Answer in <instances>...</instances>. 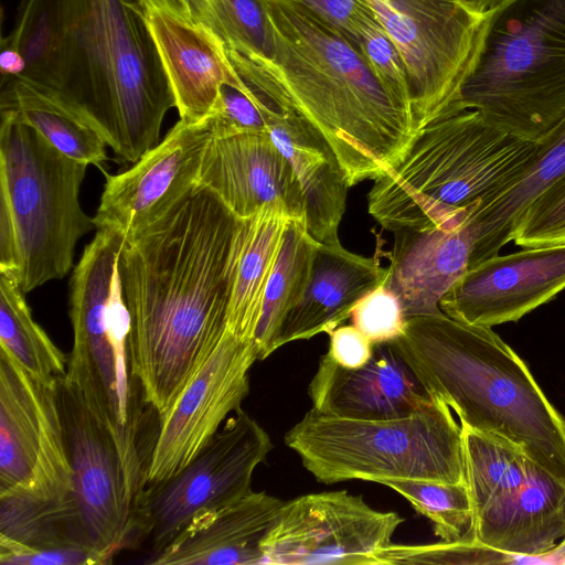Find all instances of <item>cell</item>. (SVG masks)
Returning <instances> with one entry per match:
<instances>
[{"mask_svg":"<svg viewBox=\"0 0 565 565\" xmlns=\"http://www.w3.org/2000/svg\"><path fill=\"white\" fill-rule=\"evenodd\" d=\"M246 220L196 184L163 216L125 235L118 260L131 375L163 418L216 349Z\"/></svg>","mask_w":565,"mask_h":565,"instance_id":"cell-1","label":"cell"},{"mask_svg":"<svg viewBox=\"0 0 565 565\" xmlns=\"http://www.w3.org/2000/svg\"><path fill=\"white\" fill-rule=\"evenodd\" d=\"M3 44L21 75L76 107L121 161L160 141L174 96L138 0H23Z\"/></svg>","mask_w":565,"mask_h":565,"instance_id":"cell-2","label":"cell"},{"mask_svg":"<svg viewBox=\"0 0 565 565\" xmlns=\"http://www.w3.org/2000/svg\"><path fill=\"white\" fill-rule=\"evenodd\" d=\"M274 33L266 61L291 104L326 138L350 186L376 180L418 134L356 42L295 0H263Z\"/></svg>","mask_w":565,"mask_h":565,"instance_id":"cell-3","label":"cell"},{"mask_svg":"<svg viewBox=\"0 0 565 565\" xmlns=\"http://www.w3.org/2000/svg\"><path fill=\"white\" fill-rule=\"evenodd\" d=\"M390 343L461 426L518 447L565 482V416L491 328L417 316Z\"/></svg>","mask_w":565,"mask_h":565,"instance_id":"cell-4","label":"cell"},{"mask_svg":"<svg viewBox=\"0 0 565 565\" xmlns=\"http://www.w3.org/2000/svg\"><path fill=\"white\" fill-rule=\"evenodd\" d=\"M535 147L491 126L475 109L440 117L374 180L369 213L390 232L466 225L520 175Z\"/></svg>","mask_w":565,"mask_h":565,"instance_id":"cell-5","label":"cell"},{"mask_svg":"<svg viewBox=\"0 0 565 565\" xmlns=\"http://www.w3.org/2000/svg\"><path fill=\"white\" fill-rule=\"evenodd\" d=\"M466 109L533 142L565 117V0H502L486 14L445 116Z\"/></svg>","mask_w":565,"mask_h":565,"instance_id":"cell-6","label":"cell"},{"mask_svg":"<svg viewBox=\"0 0 565 565\" xmlns=\"http://www.w3.org/2000/svg\"><path fill=\"white\" fill-rule=\"evenodd\" d=\"M124 241L117 230L98 228L74 268L65 377L118 443L149 465L162 418L130 372L129 318L118 273Z\"/></svg>","mask_w":565,"mask_h":565,"instance_id":"cell-7","label":"cell"},{"mask_svg":"<svg viewBox=\"0 0 565 565\" xmlns=\"http://www.w3.org/2000/svg\"><path fill=\"white\" fill-rule=\"evenodd\" d=\"M285 444L323 483L466 482L462 428L438 398L409 416L386 420L342 418L311 408L287 431Z\"/></svg>","mask_w":565,"mask_h":565,"instance_id":"cell-8","label":"cell"},{"mask_svg":"<svg viewBox=\"0 0 565 565\" xmlns=\"http://www.w3.org/2000/svg\"><path fill=\"white\" fill-rule=\"evenodd\" d=\"M87 167L1 110L0 215L13 228L22 292L63 278L77 241L95 227L79 202Z\"/></svg>","mask_w":565,"mask_h":565,"instance_id":"cell-9","label":"cell"},{"mask_svg":"<svg viewBox=\"0 0 565 565\" xmlns=\"http://www.w3.org/2000/svg\"><path fill=\"white\" fill-rule=\"evenodd\" d=\"M461 428L476 542L547 563L565 540V482L518 447Z\"/></svg>","mask_w":565,"mask_h":565,"instance_id":"cell-10","label":"cell"},{"mask_svg":"<svg viewBox=\"0 0 565 565\" xmlns=\"http://www.w3.org/2000/svg\"><path fill=\"white\" fill-rule=\"evenodd\" d=\"M54 391L71 468L73 539L107 564L129 547L148 467L94 416L65 375Z\"/></svg>","mask_w":565,"mask_h":565,"instance_id":"cell-11","label":"cell"},{"mask_svg":"<svg viewBox=\"0 0 565 565\" xmlns=\"http://www.w3.org/2000/svg\"><path fill=\"white\" fill-rule=\"evenodd\" d=\"M273 448L268 433L243 409L231 415L177 475L139 493L129 546L162 552L194 519L252 491L255 469Z\"/></svg>","mask_w":565,"mask_h":565,"instance_id":"cell-12","label":"cell"},{"mask_svg":"<svg viewBox=\"0 0 565 565\" xmlns=\"http://www.w3.org/2000/svg\"><path fill=\"white\" fill-rule=\"evenodd\" d=\"M399 51L418 132L445 116L469 71L486 15L459 0H366Z\"/></svg>","mask_w":565,"mask_h":565,"instance_id":"cell-13","label":"cell"},{"mask_svg":"<svg viewBox=\"0 0 565 565\" xmlns=\"http://www.w3.org/2000/svg\"><path fill=\"white\" fill-rule=\"evenodd\" d=\"M402 523L397 513L375 510L345 490L303 494L282 503L260 565H379Z\"/></svg>","mask_w":565,"mask_h":565,"instance_id":"cell-14","label":"cell"},{"mask_svg":"<svg viewBox=\"0 0 565 565\" xmlns=\"http://www.w3.org/2000/svg\"><path fill=\"white\" fill-rule=\"evenodd\" d=\"M227 60L246 85L266 130L292 167L301 185L305 224L320 244H337L350 188L338 158L322 134L291 104L265 60L225 47Z\"/></svg>","mask_w":565,"mask_h":565,"instance_id":"cell-15","label":"cell"},{"mask_svg":"<svg viewBox=\"0 0 565 565\" xmlns=\"http://www.w3.org/2000/svg\"><path fill=\"white\" fill-rule=\"evenodd\" d=\"M54 387L33 379L0 351V495L72 500Z\"/></svg>","mask_w":565,"mask_h":565,"instance_id":"cell-16","label":"cell"},{"mask_svg":"<svg viewBox=\"0 0 565 565\" xmlns=\"http://www.w3.org/2000/svg\"><path fill=\"white\" fill-rule=\"evenodd\" d=\"M258 360L253 341L226 330L221 342L162 418L147 483L188 466L249 393V370Z\"/></svg>","mask_w":565,"mask_h":565,"instance_id":"cell-17","label":"cell"},{"mask_svg":"<svg viewBox=\"0 0 565 565\" xmlns=\"http://www.w3.org/2000/svg\"><path fill=\"white\" fill-rule=\"evenodd\" d=\"M213 137L205 117L179 120L166 137L124 172L106 174L95 227L125 235L163 216L196 184L203 154Z\"/></svg>","mask_w":565,"mask_h":565,"instance_id":"cell-18","label":"cell"},{"mask_svg":"<svg viewBox=\"0 0 565 565\" xmlns=\"http://www.w3.org/2000/svg\"><path fill=\"white\" fill-rule=\"evenodd\" d=\"M565 289V243L494 255L467 269L440 300L459 322H515Z\"/></svg>","mask_w":565,"mask_h":565,"instance_id":"cell-19","label":"cell"},{"mask_svg":"<svg viewBox=\"0 0 565 565\" xmlns=\"http://www.w3.org/2000/svg\"><path fill=\"white\" fill-rule=\"evenodd\" d=\"M198 183L215 193L239 218L252 217L267 204L280 203L292 220L305 222L299 180L267 131L212 137Z\"/></svg>","mask_w":565,"mask_h":565,"instance_id":"cell-20","label":"cell"},{"mask_svg":"<svg viewBox=\"0 0 565 565\" xmlns=\"http://www.w3.org/2000/svg\"><path fill=\"white\" fill-rule=\"evenodd\" d=\"M308 394L321 414L362 420L409 416L434 403L416 373L391 343L375 344L370 361L358 369L320 358Z\"/></svg>","mask_w":565,"mask_h":565,"instance_id":"cell-21","label":"cell"},{"mask_svg":"<svg viewBox=\"0 0 565 565\" xmlns=\"http://www.w3.org/2000/svg\"><path fill=\"white\" fill-rule=\"evenodd\" d=\"M384 285L398 298L405 318L444 313L440 300L469 267L472 237L466 225L401 228Z\"/></svg>","mask_w":565,"mask_h":565,"instance_id":"cell-22","label":"cell"},{"mask_svg":"<svg viewBox=\"0 0 565 565\" xmlns=\"http://www.w3.org/2000/svg\"><path fill=\"white\" fill-rule=\"evenodd\" d=\"M145 9L180 120L204 119L221 86L236 78L223 43L203 24L190 23L162 10Z\"/></svg>","mask_w":565,"mask_h":565,"instance_id":"cell-23","label":"cell"},{"mask_svg":"<svg viewBox=\"0 0 565 565\" xmlns=\"http://www.w3.org/2000/svg\"><path fill=\"white\" fill-rule=\"evenodd\" d=\"M284 501L264 491L194 519L162 552L156 565H260L262 545Z\"/></svg>","mask_w":565,"mask_h":565,"instance_id":"cell-24","label":"cell"},{"mask_svg":"<svg viewBox=\"0 0 565 565\" xmlns=\"http://www.w3.org/2000/svg\"><path fill=\"white\" fill-rule=\"evenodd\" d=\"M386 275L387 268L381 267L376 257L352 253L341 243H318L307 289L281 327L278 349L292 341L332 332Z\"/></svg>","mask_w":565,"mask_h":565,"instance_id":"cell-25","label":"cell"},{"mask_svg":"<svg viewBox=\"0 0 565 565\" xmlns=\"http://www.w3.org/2000/svg\"><path fill=\"white\" fill-rule=\"evenodd\" d=\"M565 175V117L539 142L520 175L478 209L466 226L472 236L469 267L494 256L512 241L514 225L526 206Z\"/></svg>","mask_w":565,"mask_h":565,"instance_id":"cell-26","label":"cell"},{"mask_svg":"<svg viewBox=\"0 0 565 565\" xmlns=\"http://www.w3.org/2000/svg\"><path fill=\"white\" fill-rule=\"evenodd\" d=\"M0 106L34 128L65 156L102 167L108 146L98 129L52 89L24 77H3Z\"/></svg>","mask_w":565,"mask_h":565,"instance_id":"cell-27","label":"cell"},{"mask_svg":"<svg viewBox=\"0 0 565 565\" xmlns=\"http://www.w3.org/2000/svg\"><path fill=\"white\" fill-rule=\"evenodd\" d=\"M289 220L280 203L267 204L246 218L227 317V330L241 340L254 339L265 290Z\"/></svg>","mask_w":565,"mask_h":565,"instance_id":"cell-28","label":"cell"},{"mask_svg":"<svg viewBox=\"0 0 565 565\" xmlns=\"http://www.w3.org/2000/svg\"><path fill=\"white\" fill-rule=\"evenodd\" d=\"M317 245L303 221L289 220L253 339L258 360H265L278 349L281 327L307 289Z\"/></svg>","mask_w":565,"mask_h":565,"instance_id":"cell-29","label":"cell"},{"mask_svg":"<svg viewBox=\"0 0 565 565\" xmlns=\"http://www.w3.org/2000/svg\"><path fill=\"white\" fill-rule=\"evenodd\" d=\"M14 278L0 273V351L28 374L54 387L66 374L67 358L35 322Z\"/></svg>","mask_w":565,"mask_h":565,"instance_id":"cell-30","label":"cell"},{"mask_svg":"<svg viewBox=\"0 0 565 565\" xmlns=\"http://www.w3.org/2000/svg\"><path fill=\"white\" fill-rule=\"evenodd\" d=\"M72 512V500L56 501L31 493L0 495V541L29 550L76 544Z\"/></svg>","mask_w":565,"mask_h":565,"instance_id":"cell-31","label":"cell"},{"mask_svg":"<svg viewBox=\"0 0 565 565\" xmlns=\"http://www.w3.org/2000/svg\"><path fill=\"white\" fill-rule=\"evenodd\" d=\"M404 497L444 542H476L473 511L467 482L387 479L380 482Z\"/></svg>","mask_w":565,"mask_h":565,"instance_id":"cell-32","label":"cell"},{"mask_svg":"<svg viewBox=\"0 0 565 565\" xmlns=\"http://www.w3.org/2000/svg\"><path fill=\"white\" fill-rule=\"evenodd\" d=\"M202 24L227 49L273 62L274 33L263 0H205Z\"/></svg>","mask_w":565,"mask_h":565,"instance_id":"cell-33","label":"cell"},{"mask_svg":"<svg viewBox=\"0 0 565 565\" xmlns=\"http://www.w3.org/2000/svg\"><path fill=\"white\" fill-rule=\"evenodd\" d=\"M512 241L522 247L565 243V175L526 206L514 225Z\"/></svg>","mask_w":565,"mask_h":565,"instance_id":"cell-34","label":"cell"},{"mask_svg":"<svg viewBox=\"0 0 565 565\" xmlns=\"http://www.w3.org/2000/svg\"><path fill=\"white\" fill-rule=\"evenodd\" d=\"M513 555L478 542H438L399 545L392 543L377 556L379 565L512 563Z\"/></svg>","mask_w":565,"mask_h":565,"instance_id":"cell-35","label":"cell"},{"mask_svg":"<svg viewBox=\"0 0 565 565\" xmlns=\"http://www.w3.org/2000/svg\"><path fill=\"white\" fill-rule=\"evenodd\" d=\"M358 45L387 93L414 115L404 60L376 17L360 30Z\"/></svg>","mask_w":565,"mask_h":565,"instance_id":"cell-36","label":"cell"},{"mask_svg":"<svg viewBox=\"0 0 565 565\" xmlns=\"http://www.w3.org/2000/svg\"><path fill=\"white\" fill-rule=\"evenodd\" d=\"M384 281L358 301L350 317L374 345L399 339L406 329L402 305Z\"/></svg>","mask_w":565,"mask_h":565,"instance_id":"cell-37","label":"cell"},{"mask_svg":"<svg viewBox=\"0 0 565 565\" xmlns=\"http://www.w3.org/2000/svg\"><path fill=\"white\" fill-rule=\"evenodd\" d=\"M206 117L213 137L267 131L257 103L237 74L235 81L221 86L218 97Z\"/></svg>","mask_w":565,"mask_h":565,"instance_id":"cell-38","label":"cell"},{"mask_svg":"<svg viewBox=\"0 0 565 565\" xmlns=\"http://www.w3.org/2000/svg\"><path fill=\"white\" fill-rule=\"evenodd\" d=\"M2 565H96L105 564L96 552L77 544L29 550L0 541Z\"/></svg>","mask_w":565,"mask_h":565,"instance_id":"cell-39","label":"cell"},{"mask_svg":"<svg viewBox=\"0 0 565 565\" xmlns=\"http://www.w3.org/2000/svg\"><path fill=\"white\" fill-rule=\"evenodd\" d=\"M358 43L359 32L374 12L366 0H295Z\"/></svg>","mask_w":565,"mask_h":565,"instance_id":"cell-40","label":"cell"},{"mask_svg":"<svg viewBox=\"0 0 565 565\" xmlns=\"http://www.w3.org/2000/svg\"><path fill=\"white\" fill-rule=\"evenodd\" d=\"M374 344L353 324L339 326L329 333L327 355L340 366L358 369L373 355Z\"/></svg>","mask_w":565,"mask_h":565,"instance_id":"cell-41","label":"cell"},{"mask_svg":"<svg viewBox=\"0 0 565 565\" xmlns=\"http://www.w3.org/2000/svg\"><path fill=\"white\" fill-rule=\"evenodd\" d=\"M145 8L158 9L171 13L190 23L202 24L204 0H138Z\"/></svg>","mask_w":565,"mask_h":565,"instance_id":"cell-42","label":"cell"},{"mask_svg":"<svg viewBox=\"0 0 565 565\" xmlns=\"http://www.w3.org/2000/svg\"><path fill=\"white\" fill-rule=\"evenodd\" d=\"M0 70L3 77L21 76L26 70L25 58L15 47L2 44Z\"/></svg>","mask_w":565,"mask_h":565,"instance_id":"cell-43","label":"cell"},{"mask_svg":"<svg viewBox=\"0 0 565 565\" xmlns=\"http://www.w3.org/2000/svg\"><path fill=\"white\" fill-rule=\"evenodd\" d=\"M466 8L478 15H486L502 0H459Z\"/></svg>","mask_w":565,"mask_h":565,"instance_id":"cell-44","label":"cell"},{"mask_svg":"<svg viewBox=\"0 0 565 565\" xmlns=\"http://www.w3.org/2000/svg\"><path fill=\"white\" fill-rule=\"evenodd\" d=\"M204 3H205V0H204Z\"/></svg>","mask_w":565,"mask_h":565,"instance_id":"cell-45","label":"cell"}]
</instances>
